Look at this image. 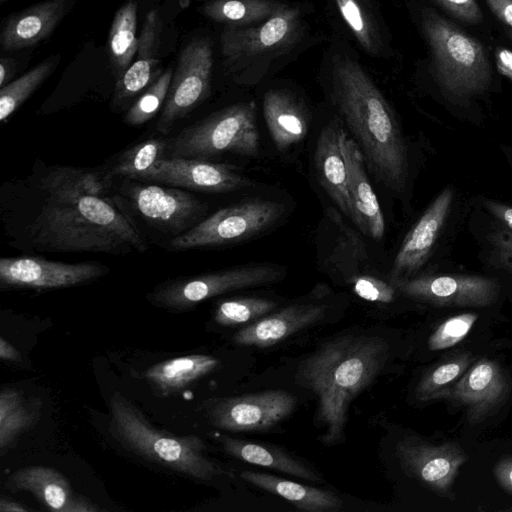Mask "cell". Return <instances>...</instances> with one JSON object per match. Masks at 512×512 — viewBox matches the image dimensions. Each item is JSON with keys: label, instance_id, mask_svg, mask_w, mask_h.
Wrapping results in <instances>:
<instances>
[{"label": "cell", "instance_id": "4fadbf2b", "mask_svg": "<svg viewBox=\"0 0 512 512\" xmlns=\"http://www.w3.org/2000/svg\"><path fill=\"white\" fill-rule=\"evenodd\" d=\"M403 295L439 307H487L500 292L499 283L478 275H430L392 283Z\"/></svg>", "mask_w": 512, "mask_h": 512}, {"label": "cell", "instance_id": "5b68a950", "mask_svg": "<svg viewBox=\"0 0 512 512\" xmlns=\"http://www.w3.org/2000/svg\"><path fill=\"white\" fill-rule=\"evenodd\" d=\"M422 27L433 52L437 79L450 97L466 101L488 88L490 64L476 39L429 8L422 12Z\"/></svg>", "mask_w": 512, "mask_h": 512}, {"label": "cell", "instance_id": "f546056e", "mask_svg": "<svg viewBox=\"0 0 512 512\" xmlns=\"http://www.w3.org/2000/svg\"><path fill=\"white\" fill-rule=\"evenodd\" d=\"M284 7L271 0H209L202 6V12L215 22L243 27L264 22Z\"/></svg>", "mask_w": 512, "mask_h": 512}, {"label": "cell", "instance_id": "ab89813d", "mask_svg": "<svg viewBox=\"0 0 512 512\" xmlns=\"http://www.w3.org/2000/svg\"><path fill=\"white\" fill-rule=\"evenodd\" d=\"M496 260L512 273V231L496 227L487 236Z\"/></svg>", "mask_w": 512, "mask_h": 512}, {"label": "cell", "instance_id": "4dcf8cb0", "mask_svg": "<svg viewBox=\"0 0 512 512\" xmlns=\"http://www.w3.org/2000/svg\"><path fill=\"white\" fill-rule=\"evenodd\" d=\"M39 411L32 400L18 390L6 388L0 393V448L6 450L20 434L37 421Z\"/></svg>", "mask_w": 512, "mask_h": 512}, {"label": "cell", "instance_id": "f1b7e54d", "mask_svg": "<svg viewBox=\"0 0 512 512\" xmlns=\"http://www.w3.org/2000/svg\"><path fill=\"white\" fill-rule=\"evenodd\" d=\"M137 4L128 1L116 12L108 37V51L116 80L129 68L138 50Z\"/></svg>", "mask_w": 512, "mask_h": 512}, {"label": "cell", "instance_id": "ee69618b", "mask_svg": "<svg viewBox=\"0 0 512 512\" xmlns=\"http://www.w3.org/2000/svg\"><path fill=\"white\" fill-rule=\"evenodd\" d=\"M491 11L506 25L512 27V0H485Z\"/></svg>", "mask_w": 512, "mask_h": 512}, {"label": "cell", "instance_id": "2e32d148", "mask_svg": "<svg viewBox=\"0 0 512 512\" xmlns=\"http://www.w3.org/2000/svg\"><path fill=\"white\" fill-rule=\"evenodd\" d=\"M510 382L506 371L495 360H476L461 378L442 392L437 400H449L466 411L470 424L483 422L507 399Z\"/></svg>", "mask_w": 512, "mask_h": 512}, {"label": "cell", "instance_id": "ac0fdd59", "mask_svg": "<svg viewBox=\"0 0 512 512\" xmlns=\"http://www.w3.org/2000/svg\"><path fill=\"white\" fill-rule=\"evenodd\" d=\"M453 197L451 187L443 189L408 232L394 259L391 283L412 277L426 263L450 214Z\"/></svg>", "mask_w": 512, "mask_h": 512}, {"label": "cell", "instance_id": "4316f807", "mask_svg": "<svg viewBox=\"0 0 512 512\" xmlns=\"http://www.w3.org/2000/svg\"><path fill=\"white\" fill-rule=\"evenodd\" d=\"M221 442L227 454L244 462L277 470L304 480L320 481L317 473L279 448L228 436H222Z\"/></svg>", "mask_w": 512, "mask_h": 512}, {"label": "cell", "instance_id": "30bf717a", "mask_svg": "<svg viewBox=\"0 0 512 512\" xmlns=\"http://www.w3.org/2000/svg\"><path fill=\"white\" fill-rule=\"evenodd\" d=\"M213 67L212 43L208 38L190 41L181 51L156 129L168 134L209 94Z\"/></svg>", "mask_w": 512, "mask_h": 512}, {"label": "cell", "instance_id": "1f68e13d", "mask_svg": "<svg viewBox=\"0 0 512 512\" xmlns=\"http://www.w3.org/2000/svg\"><path fill=\"white\" fill-rule=\"evenodd\" d=\"M469 352L450 355L429 369L421 378L416 388L419 401L437 400L439 395L454 385L474 362Z\"/></svg>", "mask_w": 512, "mask_h": 512}, {"label": "cell", "instance_id": "7bdbcfd3", "mask_svg": "<svg viewBox=\"0 0 512 512\" xmlns=\"http://www.w3.org/2000/svg\"><path fill=\"white\" fill-rule=\"evenodd\" d=\"M493 473L499 485L512 494V456L501 458L495 464Z\"/></svg>", "mask_w": 512, "mask_h": 512}, {"label": "cell", "instance_id": "9c48e42d", "mask_svg": "<svg viewBox=\"0 0 512 512\" xmlns=\"http://www.w3.org/2000/svg\"><path fill=\"white\" fill-rule=\"evenodd\" d=\"M129 181L121 187L119 194L134 216L161 234L172 239L203 220L207 206L187 190Z\"/></svg>", "mask_w": 512, "mask_h": 512}, {"label": "cell", "instance_id": "52a82bcc", "mask_svg": "<svg viewBox=\"0 0 512 512\" xmlns=\"http://www.w3.org/2000/svg\"><path fill=\"white\" fill-rule=\"evenodd\" d=\"M282 214L279 203L250 200L217 210L185 233L168 241V247L189 250L232 244L273 225Z\"/></svg>", "mask_w": 512, "mask_h": 512}, {"label": "cell", "instance_id": "d6a6232c", "mask_svg": "<svg viewBox=\"0 0 512 512\" xmlns=\"http://www.w3.org/2000/svg\"><path fill=\"white\" fill-rule=\"evenodd\" d=\"M57 59L56 56L47 58L19 78L0 88V121L2 124L51 75L57 65Z\"/></svg>", "mask_w": 512, "mask_h": 512}, {"label": "cell", "instance_id": "83f0119b", "mask_svg": "<svg viewBox=\"0 0 512 512\" xmlns=\"http://www.w3.org/2000/svg\"><path fill=\"white\" fill-rule=\"evenodd\" d=\"M219 363V359L209 355H188L151 366L145 372V377L162 394L167 395L209 374Z\"/></svg>", "mask_w": 512, "mask_h": 512}, {"label": "cell", "instance_id": "d590c367", "mask_svg": "<svg viewBox=\"0 0 512 512\" xmlns=\"http://www.w3.org/2000/svg\"><path fill=\"white\" fill-rule=\"evenodd\" d=\"M277 307V303L264 298L244 297L220 302L214 320L222 326H232L257 320Z\"/></svg>", "mask_w": 512, "mask_h": 512}, {"label": "cell", "instance_id": "f907efd6", "mask_svg": "<svg viewBox=\"0 0 512 512\" xmlns=\"http://www.w3.org/2000/svg\"><path fill=\"white\" fill-rule=\"evenodd\" d=\"M5 1H7V0H0L1 3H4Z\"/></svg>", "mask_w": 512, "mask_h": 512}, {"label": "cell", "instance_id": "60d3db41", "mask_svg": "<svg viewBox=\"0 0 512 512\" xmlns=\"http://www.w3.org/2000/svg\"><path fill=\"white\" fill-rule=\"evenodd\" d=\"M461 21L471 24L482 20V12L476 0H433Z\"/></svg>", "mask_w": 512, "mask_h": 512}, {"label": "cell", "instance_id": "8d00e7d4", "mask_svg": "<svg viewBox=\"0 0 512 512\" xmlns=\"http://www.w3.org/2000/svg\"><path fill=\"white\" fill-rule=\"evenodd\" d=\"M344 22L367 52H377V37L369 17L358 0H334Z\"/></svg>", "mask_w": 512, "mask_h": 512}, {"label": "cell", "instance_id": "7dc6e473", "mask_svg": "<svg viewBox=\"0 0 512 512\" xmlns=\"http://www.w3.org/2000/svg\"><path fill=\"white\" fill-rule=\"evenodd\" d=\"M0 358L6 361H19L20 352L3 337L0 338Z\"/></svg>", "mask_w": 512, "mask_h": 512}, {"label": "cell", "instance_id": "74e56055", "mask_svg": "<svg viewBox=\"0 0 512 512\" xmlns=\"http://www.w3.org/2000/svg\"><path fill=\"white\" fill-rule=\"evenodd\" d=\"M477 319L478 314L472 312L447 318L430 335L429 349L439 351L458 344L469 334Z\"/></svg>", "mask_w": 512, "mask_h": 512}, {"label": "cell", "instance_id": "603a6c76", "mask_svg": "<svg viewBox=\"0 0 512 512\" xmlns=\"http://www.w3.org/2000/svg\"><path fill=\"white\" fill-rule=\"evenodd\" d=\"M325 311L324 305H290L242 328L234 335L233 341L241 346L270 347L316 323Z\"/></svg>", "mask_w": 512, "mask_h": 512}, {"label": "cell", "instance_id": "f6af8a7d", "mask_svg": "<svg viewBox=\"0 0 512 512\" xmlns=\"http://www.w3.org/2000/svg\"><path fill=\"white\" fill-rule=\"evenodd\" d=\"M498 71L512 81V51L506 48H498L495 52Z\"/></svg>", "mask_w": 512, "mask_h": 512}, {"label": "cell", "instance_id": "ffe728a7", "mask_svg": "<svg viewBox=\"0 0 512 512\" xmlns=\"http://www.w3.org/2000/svg\"><path fill=\"white\" fill-rule=\"evenodd\" d=\"M12 492L29 491L49 510L56 512H96L101 509L73 491L68 479L46 466H29L15 471L6 482Z\"/></svg>", "mask_w": 512, "mask_h": 512}, {"label": "cell", "instance_id": "7402d4cb", "mask_svg": "<svg viewBox=\"0 0 512 512\" xmlns=\"http://www.w3.org/2000/svg\"><path fill=\"white\" fill-rule=\"evenodd\" d=\"M74 0H45L10 15L1 29L4 51L32 47L51 35Z\"/></svg>", "mask_w": 512, "mask_h": 512}, {"label": "cell", "instance_id": "816d5d0a", "mask_svg": "<svg viewBox=\"0 0 512 512\" xmlns=\"http://www.w3.org/2000/svg\"><path fill=\"white\" fill-rule=\"evenodd\" d=\"M508 511H512V508L507 509Z\"/></svg>", "mask_w": 512, "mask_h": 512}, {"label": "cell", "instance_id": "ba28073f", "mask_svg": "<svg viewBox=\"0 0 512 512\" xmlns=\"http://www.w3.org/2000/svg\"><path fill=\"white\" fill-rule=\"evenodd\" d=\"M283 277V269L275 265H243L162 283L147 298L161 307L184 310L209 298L247 287L266 285Z\"/></svg>", "mask_w": 512, "mask_h": 512}, {"label": "cell", "instance_id": "484cf974", "mask_svg": "<svg viewBox=\"0 0 512 512\" xmlns=\"http://www.w3.org/2000/svg\"><path fill=\"white\" fill-rule=\"evenodd\" d=\"M240 476L246 482L286 499L300 511L336 512L344 506L340 498L324 489L257 471H243Z\"/></svg>", "mask_w": 512, "mask_h": 512}, {"label": "cell", "instance_id": "7c38bea8", "mask_svg": "<svg viewBox=\"0 0 512 512\" xmlns=\"http://www.w3.org/2000/svg\"><path fill=\"white\" fill-rule=\"evenodd\" d=\"M296 397L285 390H265L216 399L208 418L217 428L232 432L265 431L291 415Z\"/></svg>", "mask_w": 512, "mask_h": 512}, {"label": "cell", "instance_id": "6da1fadb", "mask_svg": "<svg viewBox=\"0 0 512 512\" xmlns=\"http://www.w3.org/2000/svg\"><path fill=\"white\" fill-rule=\"evenodd\" d=\"M107 171L47 164L0 187V225L8 246L40 253H144L149 245Z\"/></svg>", "mask_w": 512, "mask_h": 512}, {"label": "cell", "instance_id": "f35d334b", "mask_svg": "<svg viewBox=\"0 0 512 512\" xmlns=\"http://www.w3.org/2000/svg\"><path fill=\"white\" fill-rule=\"evenodd\" d=\"M352 289L364 300L385 304L392 302L398 291L392 283L368 275L355 277L352 281Z\"/></svg>", "mask_w": 512, "mask_h": 512}, {"label": "cell", "instance_id": "9a60e30c", "mask_svg": "<svg viewBox=\"0 0 512 512\" xmlns=\"http://www.w3.org/2000/svg\"><path fill=\"white\" fill-rule=\"evenodd\" d=\"M396 454L403 469L442 497L455 500L452 487L468 455L459 443L432 444L417 437L398 442Z\"/></svg>", "mask_w": 512, "mask_h": 512}, {"label": "cell", "instance_id": "e575fe53", "mask_svg": "<svg viewBox=\"0 0 512 512\" xmlns=\"http://www.w3.org/2000/svg\"><path fill=\"white\" fill-rule=\"evenodd\" d=\"M173 71L167 69L130 105L124 121L130 126H140L152 119L167 98Z\"/></svg>", "mask_w": 512, "mask_h": 512}, {"label": "cell", "instance_id": "3957f363", "mask_svg": "<svg viewBox=\"0 0 512 512\" xmlns=\"http://www.w3.org/2000/svg\"><path fill=\"white\" fill-rule=\"evenodd\" d=\"M332 75L336 105L368 167L387 188L403 192L408 178L407 149L382 93L359 63L347 56L335 57Z\"/></svg>", "mask_w": 512, "mask_h": 512}, {"label": "cell", "instance_id": "d4e9b609", "mask_svg": "<svg viewBox=\"0 0 512 512\" xmlns=\"http://www.w3.org/2000/svg\"><path fill=\"white\" fill-rule=\"evenodd\" d=\"M263 115L276 148L284 152L304 139L308 131L306 115L289 94L270 90L263 98Z\"/></svg>", "mask_w": 512, "mask_h": 512}, {"label": "cell", "instance_id": "b9f144b4", "mask_svg": "<svg viewBox=\"0 0 512 512\" xmlns=\"http://www.w3.org/2000/svg\"><path fill=\"white\" fill-rule=\"evenodd\" d=\"M482 205L502 226L512 231V206L486 198L482 200Z\"/></svg>", "mask_w": 512, "mask_h": 512}, {"label": "cell", "instance_id": "5bb4252c", "mask_svg": "<svg viewBox=\"0 0 512 512\" xmlns=\"http://www.w3.org/2000/svg\"><path fill=\"white\" fill-rule=\"evenodd\" d=\"M134 181L210 193L232 192L253 185L251 179L232 166L183 157H164Z\"/></svg>", "mask_w": 512, "mask_h": 512}, {"label": "cell", "instance_id": "681fc988", "mask_svg": "<svg viewBox=\"0 0 512 512\" xmlns=\"http://www.w3.org/2000/svg\"><path fill=\"white\" fill-rule=\"evenodd\" d=\"M507 34H508V36L510 37V39L512 40V30H508V31H507Z\"/></svg>", "mask_w": 512, "mask_h": 512}, {"label": "cell", "instance_id": "bcb514c9", "mask_svg": "<svg viewBox=\"0 0 512 512\" xmlns=\"http://www.w3.org/2000/svg\"><path fill=\"white\" fill-rule=\"evenodd\" d=\"M16 72L15 62L11 58L0 59V88L13 81Z\"/></svg>", "mask_w": 512, "mask_h": 512}, {"label": "cell", "instance_id": "d6986e66", "mask_svg": "<svg viewBox=\"0 0 512 512\" xmlns=\"http://www.w3.org/2000/svg\"><path fill=\"white\" fill-rule=\"evenodd\" d=\"M162 21L157 10L147 13L139 35L135 60L116 80L113 106L124 109L132 104L161 74L158 58Z\"/></svg>", "mask_w": 512, "mask_h": 512}, {"label": "cell", "instance_id": "e0dca14e", "mask_svg": "<svg viewBox=\"0 0 512 512\" xmlns=\"http://www.w3.org/2000/svg\"><path fill=\"white\" fill-rule=\"evenodd\" d=\"M300 11L285 6L255 27L227 26L221 35V51L229 63L286 48L295 39Z\"/></svg>", "mask_w": 512, "mask_h": 512}, {"label": "cell", "instance_id": "7a4b0ae2", "mask_svg": "<svg viewBox=\"0 0 512 512\" xmlns=\"http://www.w3.org/2000/svg\"><path fill=\"white\" fill-rule=\"evenodd\" d=\"M388 353L383 338L348 334L321 345L300 363L296 382L317 396V416L325 429L321 442L342 441L350 403L373 382Z\"/></svg>", "mask_w": 512, "mask_h": 512}, {"label": "cell", "instance_id": "8992f818", "mask_svg": "<svg viewBox=\"0 0 512 512\" xmlns=\"http://www.w3.org/2000/svg\"><path fill=\"white\" fill-rule=\"evenodd\" d=\"M254 101L217 111L169 139L166 157L207 160L222 153L253 157L259 152Z\"/></svg>", "mask_w": 512, "mask_h": 512}, {"label": "cell", "instance_id": "8fae6325", "mask_svg": "<svg viewBox=\"0 0 512 512\" xmlns=\"http://www.w3.org/2000/svg\"><path fill=\"white\" fill-rule=\"evenodd\" d=\"M98 262L65 263L37 255L0 258V286L49 290L82 285L109 273Z\"/></svg>", "mask_w": 512, "mask_h": 512}, {"label": "cell", "instance_id": "836d02e7", "mask_svg": "<svg viewBox=\"0 0 512 512\" xmlns=\"http://www.w3.org/2000/svg\"><path fill=\"white\" fill-rule=\"evenodd\" d=\"M169 139L150 138L123 151L107 171L110 176L136 180L158 160L166 157Z\"/></svg>", "mask_w": 512, "mask_h": 512}, {"label": "cell", "instance_id": "cb8c5ba5", "mask_svg": "<svg viewBox=\"0 0 512 512\" xmlns=\"http://www.w3.org/2000/svg\"><path fill=\"white\" fill-rule=\"evenodd\" d=\"M342 130L336 120L321 130L315 148L314 163L320 184L338 208L352 220L348 171L340 143Z\"/></svg>", "mask_w": 512, "mask_h": 512}, {"label": "cell", "instance_id": "277c9868", "mask_svg": "<svg viewBox=\"0 0 512 512\" xmlns=\"http://www.w3.org/2000/svg\"><path fill=\"white\" fill-rule=\"evenodd\" d=\"M112 424L121 441L142 457L189 477L208 481L223 470L204 453V441L194 435L176 436L153 427L125 397L110 400Z\"/></svg>", "mask_w": 512, "mask_h": 512}, {"label": "cell", "instance_id": "44dd1931", "mask_svg": "<svg viewBox=\"0 0 512 512\" xmlns=\"http://www.w3.org/2000/svg\"><path fill=\"white\" fill-rule=\"evenodd\" d=\"M340 143L348 171L352 221L363 233L380 241L385 233V220L367 176L363 154L358 144L348 137L344 129L341 132Z\"/></svg>", "mask_w": 512, "mask_h": 512}, {"label": "cell", "instance_id": "c3c4849f", "mask_svg": "<svg viewBox=\"0 0 512 512\" xmlns=\"http://www.w3.org/2000/svg\"><path fill=\"white\" fill-rule=\"evenodd\" d=\"M0 511L1 512H27L28 509L22 506L18 502L8 500L4 497L0 500Z\"/></svg>", "mask_w": 512, "mask_h": 512}]
</instances>
